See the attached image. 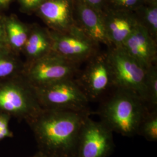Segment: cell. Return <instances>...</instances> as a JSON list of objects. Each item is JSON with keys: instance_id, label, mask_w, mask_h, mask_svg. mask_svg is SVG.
<instances>
[{"instance_id": "6da1fadb", "label": "cell", "mask_w": 157, "mask_h": 157, "mask_svg": "<svg viewBox=\"0 0 157 157\" xmlns=\"http://www.w3.org/2000/svg\"><path fill=\"white\" fill-rule=\"evenodd\" d=\"M91 112L42 109L29 121L40 151L47 157H75L80 132Z\"/></svg>"}, {"instance_id": "7a4b0ae2", "label": "cell", "mask_w": 157, "mask_h": 157, "mask_svg": "<svg viewBox=\"0 0 157 157\" xmlns=\"http://www.w3.org/2000/svg\"><path fill=\"white\" fill-rule=\"evenodd\" d=\"M151 108L134 93L114 88L97 114L100 121L113 132L132 137L137 135L141 121Z\"/></svg>"}, {"instance_id": "3957f363", "label": "cell", "mask_w": 157, "mask_h": 157, "mask_svg": "<svg viewBox=\"0 0 157 157\" xmlns=\"http://www.w3.org/2000/svg\"><path fill=\"white\" fill-rule=\"evenodd\" d=\"M107 56L111 69L113 88L133 92L148 104L146 68L122 47H111Z\"/></svg>"}, {"instance_id": "277c9868", "label": "cell", "mask_w": 157, "mask_h": 157, "mask_svg": "<svg viewBox=\"0 0 157 157\" xmlns=\"http://www.w3.org/2000/svg\"><path fill=\"white\" fill-rule=\"evenodd\" d=\"M33 88L40 105L44 109L92 113L89 108V99L73 78Z\"/></svg>"}, {"instance_id": "5b68a950", "label": "cell", "mask_w": 157, "mask_h": 157, "mask_svg": "<svg viewBox=\"0 0 157 157\" xmlns=\"http://www.w3.org/2000/svg\"><path fill=\"white\" fill-rule=\"evenodd\" d=\"M52 51L76 64L97 54L98 44L76 25L65 32L50 33Z\"/></svg>"}, {"instance_id": "8992f818", "label": "cell", "mask_w": 157, "mask_h": 157, "mask_svg": "<svg viewBox=\"0 0 157 157\" xmlns=\"http://www.w3.org/2000/svg\"><path fill=\"white\" fill-rule=\"evenodd\" d=\"M114 148L113 132L101 121L87 117L80 132L75 157H108Z\"/></svg>"}, {"instance_id": "52a82bcc", "label": "cell", "mask_w": 157, "mask_h": 157, "mask_svg": "<svg viewBox=\"0 0 157 157\" xmlns=\"http://www.w3.org/2000/svg\"><path fill=\"white\" fill-rule=\"evenodd\" d=\"M77 64L54 51L34 61L28 73L30 84L38 87L67 78H73Z\"/></svg>"}, {"instance_id": "ba28073f", "label": "cell", "mask_w": 157, "mask_h": 157, "mask_svg": "<svg viewBox=\"0 0 157 157\" xmlns=\"http://www.w3.org/2000/svg\"><path fill=\"white\" fill-rule=\"evenodd\" d=\"M78 81L79 86L89 101L102 97L113 88L112 72L107 53L92 57Z\"/></svg>"}, {"instance_id": "9c48e42d", "label": "cell", "mask_w": 157, "mask_h": 157, "mask_svg": "<svg viewBox=\"0 0 157 157\" xmlns=\"http://www.w3.org/2000/svg\"><path fill=\"white\" fill-rule=\"evenodd\" d=\"M33 87L27 90L13 85L0 87V109L25 118L28 122L42 110Z\"/></svg>"}, {"instance_id": "30bf717a", "label": "cell", "mask_w": 157, "mask_h": 157, "mask_svg": "<svg viewBox=\"0 0 157 157\" xmlns=\"http://www.w3.org/2000/svg\"><path fill=\"white\" fill-rule=\"evenodd\" d=\"M121 47L146 69L156 63L157 40L140 24Z\"/></svg>"}, {"instance_id": "8fae6325", "label": "cell", "mask_w": 157, "mask_h": 157, "mask_svg": "<svg viewBox=\"0 0 157 157\" xmlns=\"http://www.w3.org/2000/svg\"><path fill=\"white\" fill-rule=\"evenodd\" d=\"M102 13L107 39L111 47H122L139 25L135 15L129 11L113 8Z\"/></svg>"}, {"instance_id": "7c38bea8", "label": "cell", "mask_w": 157, "mask_h": 157, "mask_svg": "<svg viewBox=\"0 0 157 157\" xmlns=\"http://www.w3.org/2000/svg\"><path fill=\"white\" fill-rule=\"evenodd\" d=\"M39 9L41 16L53 31L65 32L76 25L72 0H46Z\"/></svg>"}, {"instance_id": "4fadbf2b", "label": "cell", "mask_w": 157, "mask_h": 157, "mask_svg": "<svg viewBox=\"0 0 157 157\" xmlns=\"http://www.w3.org/2000/svg\"><path fill=\"white\" fill-rule=\"evenodd\" d=\"M76 25L97 44L111 47L107 39L102 12L77 0L76 7Z\"/></svg>"}, {"instance_id": "5bb4252c", "label": "cell", "mask_w": 157, "mask_h": 157, "mask_svg": "<svg viewBox=\"0 0 157 157\" xmlns=\"http://www.w3.org/2000/svg\"><path fill=\"white\" fill-rule=\"evenodd\" d=\"M29 56L39 59L52 51V41L50 34L45 33L41 30H35L28 36L24 45Z\"/></svg>"}, {"instance_id": "9a60e30c", "label": "cell", "mask_w": 157, "mask_h": 157, "mask_svg": "<svg viewBox=\"0 0 157 157\" xmlns=\"http://www.w3.org/2000/svg\"><path fill=\"white\" fill-rule=\"evenodd\" d=\"M137 15H135L139 24L143 26L157 40V0H150V4L145 6L138 7Z\"/></svg>"}, {"instance_id": "2e32d148", "label": "cell", "mask_w": 157, "mask_h": 157, "mask_svg": "<svg viewBox=\"0 0 157 157\" xmlns=\"http://www.w3.org/2000/svg\"><path fill=\"white\" fill-rule=\"evenodd\" d=\"M149 141L157 140V108H151L141 121L137 130V134Z\"/></svg>"}, {"instance_id": "e0dca14e", "label": "cell", "mask_w": 157, "mask_h": 157, "mask_svg": "<svg viewBox=\"0 0 157 157\" xmlns=\"http://www.w3.org/2000/svg\"><path fill=\"white\" fill-rule=\"evenodd\" d=\"M7 32L12 44L16 48L23 47L28 38L26 29L20 23L11 21L7 24Z\"/></svg>"}, {"instance_id": "ac0fdd59", "label": "cell", "mask_w": 157, "mask_h": 157, "mask_svg": "<svg viewBox=\"0 0 157 157\" xmlns=\"http://www.w3.org/2000/svg\"><path fill=\"white\" fill-rule=\"evenodd\" d=\"M146 82L147 102L152 108H157V69L155 64L147 69Z\"/></svg>"}, {"instance_id": "d6986e66", "label": "cell", "mask_w": 157, "mask_h": 157, "mask_svg": "<svg viewBox=\"0 0 157 157\" xmlns=\"http://www.w3.org/2000/svg\"><path fill=\"white\" fill-rule=\"evenodd\" d=\"M143 1L144 0H109L113 9L129 11L137 9Z\"/></svg>"}, {"instance_id": "ffe728a7", "label": "cell", "mask_w": 157, "mask_h": 157, "mask_svg": "<svg viewBox=\"0 0 157 157\" xmlns=\"http://www.w3.org/2000/svg\"><path fill=\"white\" fill-rule=\"evenodd\" d=\"M15 69L13 62L0 58V78L6 77L10 75Z\"/></svg>"}, {"instance_id": "44dd1931", "label": "cell", "mask_w": 157, "mask_h": 157, "mask_svg": "<svg viewBox=\"0 0 157 157\" xmlns=\"http://www.w3.org/2000/svg\"><path fill=\"white\" fill-rule=\"evenodd\" d=\"M85 4L94 8L98 11L102 12L105 4V0H78Z\"/></svg>"}, {"instance_id": "7402d4cb", "label": "cell", "mask_w": 157, "mask_h": 157, "mask_svg": "<svg viewBox=\"0 0 157 157\" xmlns=\"http://www.w3.org/2000/svg\"><path fill=\"white\" fill-rule=\"evenodd\" d=\"M23 6L28 9L32 10L36 8H39L43 2L46 0H20Z\"/></svg>"}, {"instance_id": "603a6c76", "label": "cell", "mask_w": 157, "mask_h": 157, "mask_svg": "<svg viewBox=\"0 0 157 157\" xmlns=\"http://www.w3.org/2000/svg\"><path fill=\"white\" fill-rule=\"evenodd\" d=\"M9 121H10V117L8 115L5 113L0 114V130L4 128L9 127Z\"/></svg>"}, {"instance_id": "cb8c5ba5", "label": "cell", "mask_w": 157, "mask_h": 157, "mask_svg": "<svg viewBox=\"0 0 157 157\" xmlns=\"http://www.w3.org/2000/svg\"><path fill=\"white\" fill-rule=\"evenodd\" d=\"M13 137V133L9 129V127L4 128L0 130V141L7 138Z\"/></svg>"}, {"instance_id": "d4e9b609", "label": "cell", "mask_w": 157, "mask_h": 157, "mask_svg": "<svg viewBox=\"0 0 157 157\" xmlns=\"http://www.w3.org/2000/svg\"><path fill=\"white\" fill-rule=\"evenodd\" d=\"M11 0H0V6H8Z\"/></svg>"}, {"instance_id": "484cf974", "label": "cell", "mask_w": 157, "mask_h": 157, "mask_svg": "<svg viewBox=\"0 0 157 157\" xmlns=\"http://www.w3.org/2000/svg\"><path fill=\"white\" fill-rule=\"evenodd\" d=\"M32 157H47V156L43 152L39 151V152H37L35 155H34Z\"/></svg>"}, {"instance_id": "4316f807", "label": "cell", "mask_w": 157, "mask_h": 157, "mask_svg": "<svg viewBox=\"0 0 157 157\" xmlns=\"http://www.w3.org/2000/svg\"><path fill=\"white\" fill-rule=\"evenodd\" d=\"M2 39H3V31L0 25V43L2 41Z\"/></svg>"}]
</instances>
